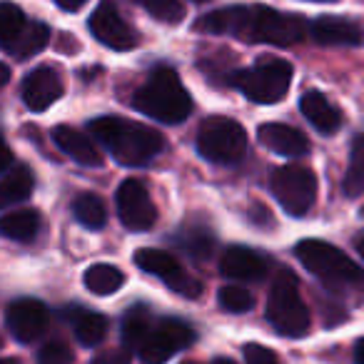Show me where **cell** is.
I'll use <instances>...</instances> for the list:
<instances>
[{
    "label": "cell",
    "instance_id": "cell-27",
    "mask_svg": "<svg viewBox=\"0 0 364 364\" xmlns=\"http://www.w3.org/2000/svg\"><path fill=\"white\" fill-rule=\"evenodd\" d=\"M107 334V319L97 312H77L75 337L82 347H97Z\"/></svg>",
    "mask_w": 364,
    "mask_h": 364
},
{
    "label": "cell",
    "instance_id": "cell-45",
    "mask_svg": "<svg viewBox=\"0 0 364 364\" xmlns=\"http://www.w3.org/2000/svg\"><path fill=\"white\" fill-rule=\"evenodd\" d=\"M198 3H203V0H198Z\"/></svg>",
    "mask_w": 364,
    "mask_h": 364
},
{
    "label": "cell",
    "instance_id": "cell-16",
    "mask_svg": "<svg viewBox=\"0 0 364 364\" xmlns=\"http://www.w3.org/2000/svg\"><path fill=\"white\" fill-rule=\"evenodd\" d=\"M257 137L267 150L282 157H302L309 152V140L297 127L282 125V122H264L259 125Z\"/></svg>",
    "mask_w": 364,
    "mask_h": 364
},
{
    "label": "cell",
    "instance_id": "cell-39",
    "mask_svg": "<svg viewBox=\"0 0 364 364\" xmlns=\"http://www.w3.org/2000/svg\"><path fill=\"white\" fill-rule=\"evenodd\" d=\"M357 252L362 255V259H364V235H359L357 237Z\"/></svg>",
    "mask_w": 364,
    "mask_h": 364
},
{
    "label": "cell",
    "instance_id": "cell-34",
    "mask_svg": "<svg viewBox=\"0 0 364 364\" xmlns=\"http://www.w3.org/2000/svg\"><path fill=\"white\" fill-rule=\"evenodd\" d=\"M90 364H130V354L122 352V349H105Z\"/></svg>",
    "mask_w": 364,
    "mask_h": 364
},
{
    "label": "cell",
    "instance_id": "cell-13",
    "mask_svg": "<svg viewBox=\"0 0 364 364\" xmlns=\"http://www.w3.org/2000/svg\"><path fill=\"white\" fill-rule=\"evenodd\" d=\"M63 92H65V87H63L60 73L50 65H43V68H36V70L23 80L21 95L28 110L43 112V110H48L53 102L60 100Z\"/></svg>",
    "mask_w": 364,
    "mask_h": 364
},
{
    "label": "cell",
    "instance_id": "cell-28",
    "mask_svg": "<svg viewBox=\"0 0 364 364\" xmlns=\"http://www.w3.org/2000/svg\"><path fill=\"white\" fill-rule=\"evenodd\" d=\"M26 26V13L16 3H0V43L3 46L16 41Z\"/></svg>",
    "mask_w": 364,
    "mask_h": 364
},
{
    "label": "cell",
    "instance_id": "cell-35",
    "mask_svg": "<svg viewBox=\"0 0 364 364\" xmlns=\"http://www.w3.org/2000/svg\"><path fill=\"white\" fill-rule=\"evenodd\" d=\"M11 165H13V152H11V147L6 145V140L0 137V172H6Z\"/></svg>",
    "mask_w": 364,
    "mask_h": 364
},
{
    "label": "cell",
    "instance_id": "cell-37",
    "mask_svg": "<svg viewBox=\"0 0 364 364\" xmlns=\"http://www.w3.org/2000/svg\"><path fill=\"white\" fill-rule=\"evenodd\" d=\"M11 82V68L6 65V63H0V90Z\"/></svg>",
    "mask_w": 364,
    "mask_h": 364
},
{
    "label": "cell",
    "instance_id": "cell-42",
    "mask_svg": "<svg viewBox=\"0 0 364 364\" xmlns=\"http://www.w3.org/2000/svg\"><path fill=\"white\" fill-rule=\"evenodd\" d=\"M182 364H195V362H182Z\"/></svg>",
    "mask_w": 364,
    "mask_h": 364
},
{
    "label": "cell",
    "instance_id": "cell-3",
    "mask_svg": "<svg viewBox=\"0 0 364 364\" xmlns=\"http://www.w3.org/2000/svg\"><path fill=\"white\" fill-rule=\"evenodd\" d=\"M299 262L319 277L324 284L337 289H364V272L357 262L347 257L339 247L322 240H302L294 247Z\"/></svg>",
    "mask_w": 364,
    "mask_h": 364
},
{
    "label": "cell",
    "instance_id": "cell-25",
    "mask_svg": "<svg viewBox=\"0 0 364 364\" xmlns=\"http://www.w3.org/2000/svg\"><path fill=\"white\" fill-rule=\"evenodd\" d=\"M122 282H125V274L117 267H112V264H92L85 272V287L92 294H102V297L117 292L122 287Z\"/></svg>",
    "mask_w": 364,
    "mask_h": 364
},
{
    "label": "cell",
    "instance_id": "cell-6",
    "mask_svg": "<svg viewBox=\"0 0 364 364\" xmlns=\"http://www.w3.org/2000/svg\"><path fill=\"white\" fill-rule=\"evenodd\" d=\"M232 80L237 90L252 102L274 105L287 95L292 82V65L282 58H264L247 70H237Z\"/></svg>",
    "mask_w": 364,
    "mask_h": 364
},
{
    "label": "cell",
    "instance_id": "cell-29",
    "mask_svg": "<svg viewBox=\"0 0 364 364\" xmlns=\"http://www.w3.org/2000/svg\"><path fill=\"white\" fill-rule=\"evenodd\" d=\"M137 3L162 23H180L185 18V6L180 0H137Z\"/></svg>",
    "mask_w": 364,
    "mask_h": 364
},
{
    "label": "cell",
    "instance_id": "cell-4",
    "mask_svg": "<svg viewBox=\"0 0 364 364\" xmlns=\"http://www.w3.org/2000/svg\"><path fill=\"white\" fill-rule=\"evenodd\" d=\"M267 319L274 327V332L284 334V337H304L309 332V309L302 302L299 294V284L289 269L274 277V284L269 289V302H267Z\"/></svg>",
    "mask_w": 364,
    "mask_h": 364
},
{
    "label": "cell",
    "instance_id": "cell-44",
    "mask_svg": "<svg viewBox=\"0 0 364 364\" xmlns=\"http://www.w3.org/2000/svg\"><path fill=\"white\" fill-rule=\"evenodd\" d=\"M362 215H364V208H362Z\"/></svg>",
    "mask_w": 364,
    "mask_h": 364
},
{
    "label": "cell",
    "instance_id": "cell-9",
    "mask_svg": "<svg viewBox=\"0 0 364 364\" xmlns=\"http://www.w3.org/2000/svg\"><path fill=\"white\" fill-rule=\"evenodd\" d=\"M135 264L140 269H145V272L162 277L167 282V287L175 289V292H180L182 297L195 299V297L203 294V284H200V279L190 277L170 252H162V250H152V247L137 250Z\"/></svg>",
    "mask_w": 364,
    "mask_h": 364
},
{
    "label": "cell",
    "instance_id": "cell-22",
    "mask_svg": "<svg viewBox=\"0 0 364 364\" xmlns=\"http://www.w3.org/2000/svg\"><path fill=\"white\" fill-rule=\"evenodd\" d=\"M38 228H41V215H38L36 210H18V213L0 218V235H3V237L18 240V242L33 240Z\"/></svg>",
    "mask_w": 364,
    "mask_h": 364
},
{
    "label": "cell",
    "instance_id": "cell-26",
    "mask_svg": "<svg viewBox=\"0 0 364 364\" xmlns=\"http://www.w3.org/2000/svg\"><path fill=\"white\" fill-rule=\"evenodd\" d=\"M73 213H75V218L80 220L87 230H102L105 228L107 210H105V203H102L95 193L77 195L75 205H73Z\"/></svg>",
    "mask_w": 364,
    "mask_h": 364
},
{
    "label": "cell",
    "instance_id": "cell-1",
    "mask_svg": "<svg viewBox=\"0 0 364 364\" xmlns=\"http://www.w3.org/2000/svg\"><path fill=\"white\" fill-rule=\"evenodd\" d=\"M90 132L100 145L107 147V152L117 162L127 167L147 165L165 147L160 132L140 122H130L125 117H95L90 122Z\"/></svg>",
    "mask_w": 364,
    "mask_h": 364
},
{
    "label": "cell",
    "instance_id": "cell-38",
    "mask_svg": "<svg viewBox=\"0 0 364 364\" xmlns=\"http://www.w3.org/2000/svg\"><path fill=\"white\" fill-rule=\"evenodd\" d=\"M354 362L357 364H364V337L357 342V347H354Z\"/></svg>",
    "mask_w": 364,
    "mask_h": 364
},
{
    "label": "cell",
    "instance_id": "cell-41",
    "mask_svg": "<svg viewBox=\"0 0 364 364\" xmlns=\"http://www.w3.org/2000/svg\"><path fill=\"white\" fill-rule=\"evenodd\" d=\"M215 364H232V362H230V359H218Z\"/></svg>",
    "mask_w": 364,
    "mask_h": 364
},
{
    "label": "cell",
    "instance_id": "cell-23",
    "mask_svg": "<svg viewBox=\"0 0 364 364\" xmlns=\"http://www.w3.org/2000/svg\"><path fill=\"white\" fill-rule=\"evenodd\" d=\"M342 190L347 198H359V195H364V135H357L352 140L349 167H347V172H344Z\"/></svg>",
    "mask_w": 364,
    "mask_h": 364
},
{
    "label": "cell",
    "instance_id": "cell-24",
    "mask_svg": "<svg viewBox=\"0 0 364 364\" xmlns=\"http://www.w3.org/2000/svg\"><path fill=\"white\" fill-rule=\"evenodd\" d=\"M150 334V312L142 304H135L130 312L122 317V342L130 349H140L142 342Z\"/></svg>",
    "mask_w": 364,
    "mask_h": 364
},
{
    "label": "cell",
    "instance_id": "cell-30",
    "mask_svg": "<svg viewBox=\"0 0 364 364\" xmlns=\"http://www.w3.org/2000/svg\"><path fill=\"white\" fill-rule=\"evenodd\" d=\"M220 304H223V309H228V312L242 314V312H250V309H252L255 299L245 287L225 284V287L220 289Z\"/></svg>",
    "mask_w": 364,
    "mask_h": 364
},
{
    "label": "cell",
    "instance_id": "cell-12",
    "mask_svg": "<svg viewBox=\"0 0 364 364\" xmlns=\"http://www.w3.org/2000/svg\"><path fill=\"white\" fill-rule=\"evenodd\" d=\"M50 314H48L46 304L38 299H16L6 312V324L11 329V334L18 342H36L43 332L48 329Z\"/></svg>",
    "mask_w": 364,
    "mask_h": 364
},
{
    "label": "cell",
    "instance_id": "cell-2",
    "mask_svg": "<svg viewBox=\"0 0 364 364\" xmlns=\"http://www.w3.org/2000/svg\"><path fill=\"white\" fill-rule=\"evenodd\" d=\"M132 105L145 117L165 122V125H177V122L188 120V115L193 112V100L172 68L152 70L145 85L135 92Z\"/></svg>",
    "mask_w": 364,
    "mask_h": 364
},
{
    "label": "cell",
    "instance_id": "cell-20",
    "mask_svg": "<svg viewBox=\"0 0 364 364\" xmlns=\"http://www.w3.org/2000/svg\"><path fill=\"white\" fill-rule=\"evenodd\" d=\"M50 41V31H48L46 23H28L23 28V33L13 43L3 46L13 58H33L36 53H41L43 48Z\"/></svg>",
    "mask_w": 364,
    "mask_h": 364
},
{
    "label": "cell",
    "instance_id": "cell-32",
    "mask_svg": "<svg viewBox=\"0 0 364 364\" xmlns=\"http://www.w3.org/2000/svg\"><path fill=\"white\" fill-rule=\"evenodd\" d=\"M180 245L188 250L193 257H210V252H213V237L205 232H198V230H195L190 237L182 240Z\"/></svg>",
    "mask_w": 364,
    "mask_h": 364
},
{
    "label": "cell",
    "instance_id": "cell-15",
    "mask_svg": "<svg viewBox=\"0 0 364 364\" xmlns=\"http://www.w3.org/2000/svg\"><path fill=\"white\" fill-rule=\"evenodd\" d=\"M309 36L319 43V46H349L357 48L364 41V31L359 23L349 21V18L337 16H324L309 26Z\"/></svg>",
    "mask_w": 364,
    "mask_h": 364
},
{
    "label": "cell",
    "instance_id": "cell-11",
    "mask_svg": "<svg viewBox=\"0 0 364 364\" xmlns=\"http://www.w3.org/2000/svg\"><path fill=\"white\" fill-rule=\"evenodd\" d=\"M117 215H120L122 225L132 232H145L155 225L157 210L150 200V193L135 177L125 180L117 190Z\"/></svg>",
    "mask_w": 364,
    "mask_h": 364
},
{
    "label": "cell",
    "instance_id": "cell-43",
    "mask_svg": "<svg viewBox=\"0 0 364 364\" xmlns=\"http://www.w3.org/2000/svg\"><path fill=\"white\" fill-rule=\"evenodd\" d=\"M319 3H327V0H319Z\"/></svg>",
    "mask_w": 364,
    "mask_h": 364
},
{
    "label": "cell",
    "instance_id": "cell-40",
    "mask_svg": "<svg viewBox=\"0 0 364 364\" xmlns=\"http://www.w3.org/2000/svg\"><path fill=\"white\" fill-rule=\"evenodd\" d=\"M0 364H18L16 359H0Z\"/></svg>",
    "mask_w": 364,
    "mask_h": 364
},
{
    "label": "cell",
    "instance_id": "cell-18",
    "mask_svg": "<svg viewBox=\"0 0 364 364\" xmlns=\"http://www.w3.org/2000/svg\"><path fill=\"white\" fill-rule=\"evenodd\" d=\"M299 110H302V115L322 135H332V132H337L342 127V112H339V107H334V102L317 90L304 92L302 100H299Z\"/></svg>",
    "mask_w": 364,
    "mask_h": 364
},
{
    "label": "cell",
    "instance_id": "cell-36",
    "mask_svg": "<svg viewBox=\"0 0 364 364\" xmlns=\"http://www.w3.org/2000/svg\"><path fill=\"white\" fill-rule=\"evenodd\" d=\"M58 6L63 8V11L73 13V11H80L82 6H85V0H55Z\"/></svg>",
    "mask_w": 364,
    "mask_h": 364
},
{
    "label": "cell",
    "instance_id": "cell-21",
    "mask_svg": "<svg viewBox=\"0 0 364 364\" xmlns=\"http://www.w3.org/2000/svg\"><path fill=\"white\" fill-rule=\"evenodd\" d=\"M33 185H36V180H33V172L28 167H18L8 177H3V182H0V210L31 198Z\"/></svg>",
    "mask_w": 364,
    "mask_h": 364
},
{
    "label": "cell",
    "instance_id": "cell-14",
    "mask_svg": "<svg viewBox=\"0 0 364 364\" xmlns=\"http://www.w3.org/2000/svg\"><path fill=\"white\" fill-rule=\"evenodd\" d=\"M90 33L110 50H132L137 46V33L110 6H100L90 16Z\"/></svg>",
    "mask_w": 364,
    "mask_h": 364
},
{
    "label": "cell",
    "instance_id": "cell-7",
    "mask_svg": "<svg viewBox=\"0 0 364 364\" xmlns=\"http://www.w3.org/2000/svg\"><path fill=\"white\" fill-rule=\"evenodd\" d=\"M198 150L210 162L235 165L247 152V132L232 117H208L198 132Z\"/></svg>",
    "mask_w": 364,
    "mask_h": 364
},
{
    "label": "cell",
    "instance_id": "cell-33",
    "mask_svg": "<svg viewBox=\"0 0 364 364\" xmlns=\"http://www.w3.org/2000/svg\"><path fill=\"white\" fill-rule=\"evenodd\" d=\"M245 362L247 364H279L277 354L262 344H245Z\"/></svg>",
    "mask_w": 364,
    "mask_h": 364
},
{
    "label": "cell",
    "instance_id": "cell-17",
    "mask_svg": "<svg viewBox=\"0 0 364 364\" xmlns=\"http://www.w3.org/2000/svg\"><path fill=\"white\" fill-rule=\"evenodd\" d=\"M220 269L228 279H240V282H255L267 274V259L247 247H230L223 255Z\"/></svg>",
    "mask_w": 364,
    "mask_h": 364
},
{
    "label": "cell",
    "instance_id": "cell-5",
    "mask_svg": "<svg viewBox=\"0 0 364 364\" xmlns=\"http://www.w3.org/2000/svg\"><path fill=\"white\" fill-rule=\"evenodd\" d=\"M304 33H307V28H304L302 18L257 6L242 8V21H240L237 36L252 43H269V46L287 48L302 41Z\"/></svg>",
    "mask_w": 364,
    "mask_h": 364
},
{
    "label": "cell",
    "instance_id": "cell-10",
    "mask_svg": "<svg viewBox=\"0 0 364 364\" xmlns=\"http://www.w3.org/2000/svg\"><path fill=\"white\" fill-rule=\"evenodd\" d=\"M195 342V332L180 319H165L155 329H150L140 347V359L145 364H165L180 349Z\"/></svg>",
    "mask_w": 364,
    "mask_h": 364
},
{
    "label": "cell",
    "instance_id": "cell-19",
    "mask_svg": "<svg viewBox=\"0 0 364 364\" xmlns=\"http://www.w3.org/2000/svg\"><path fill=\"white\" fill-rule=\"evenodd\" d=\"M53 140H55V145L60 147L68 157H73V160L80 162V165H85V167L102 165V155L95 147V142H90L82 132H77L75 127H68V125L55 127V130H53Z\"/></svg>",
    "mask_w": 364,
    "mask_h": 364
},
{
    "label": "cell",
    "instance_id": "cell-8",
    "mask_svg": "<svg viewBox=\"0 0 364 364\" xmlns=\"http://www.w3.org/2000/svg\"><path fill=\"white\" fill-rule=\"evenodd\" d=\"M272 195L292 218H302L317 200V175L304 165H284L272 172Z\"/></svg>",
    "mask_w": 364,
    "mask_h": 364
},
{
    "label": "cell",
    "instance_id": "cell-31",
    "mask_svg": "<svg viewBox=\"0 0 364 364\" xmlns=\"http://www.w3.org/2000/svg\"><path fill=\"white\" fill-rule=\"evenodd\" d=\"M38 364H73V349L60 339H53L41 349Z\"/></svg>",
    "mask_w": 364,
    "mask_h": 364
}]
</instances>
